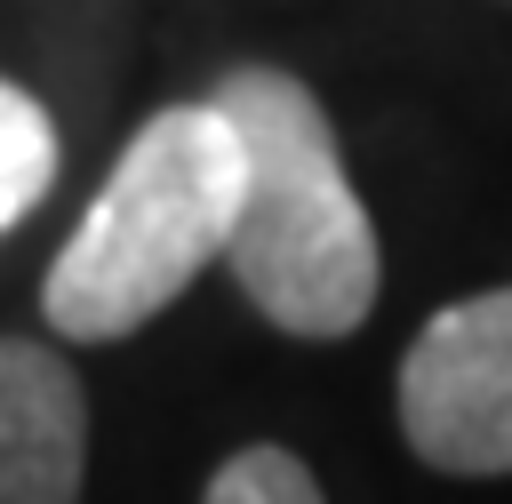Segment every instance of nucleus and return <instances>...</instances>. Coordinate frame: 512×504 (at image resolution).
Instances as JSON below:
<instances>
[{"instance_id": "1", "label": "nucleus", "mask_w": 512, "mask_h": 504, "mask_svg": "<svg viewBox=\"0 0 512 504\" xmlns=\"http://www.w3.org/2000/svg\"><path fill=\"white\" fill-rule=\"evenodd\" d=\"M216 112L240 136V208L224 240L240 296L280 336H304V344L352 336L376 312L384 256L320 96L296 72L240 64L216 80Z\"/></svg>"}, {"instance_id": "2", "label": "nucleus", "mask_w": 512, "mask_h": 504, "mask_svg": "<svg viewBox=\"0 0 512 504\" xmlns=\"http://www.w3.org/2000/svg\"><path fill=\"white\" fill-rule=\"evenodd\" d=\"M232 208H240V136L216 112V96L152 112L40 280L48 328L72 344L136 336L224 256Z\"/></svg>"}, {"instance_id": "3", "label": "nucleus", "mask_w": 512, "mask_h": 504, "mask_svg": "<svg viewBox=\"0 0 512 504\" xmlns=\"http://www.w3.org/2000/svg\"><path fill=\"white\" fill-rule=\"evenodd\" d=\"M400 440L456 480L512 472V288L456 296L400 360Z\"/></svg>"}, {"instance_id": "4", "label": "nucleus", "mask_w": 512, "mask_h": 504, "mask_svg": "<svg viewBox=\"0 0 512 504\" xmlns=\"http://www.w3.org/2000/svg\"><path fill=\"white\" fill-rule=\"evenodd\" d=\"M88 400L64 352L0 336V504H80Z\"/></svg>"}, {"instance_id": "5", "label": "nucleus", "mask_w": 512, "mask_h": 504, "mask_svg": "<svg viewBox=\"0 0 512 504\" xmlns=\"http://www.w3.org/2000/svg\"><path fill=\"white\" fill-rule=\"evenodd\" d=\"M48 184H56V120L40 112V96L0 80V232L24 224Z\"/></svg>"}, {"instance_id": "6", "label": "nucleus", "mask_w": 512, "mask_h": 504, "mask_svg": "<svg viewBox=\"0 0 512 504\" xmlns=\"http://www.w3.org/2000/svg\"><path fill=\"white\" fill-rule=\"evenodd\" d=\"M200 504H328V496H320V480H312V464L296 448L256 440V448H240V456H224L208 472Z\"/></svg>"}]
</instances>
